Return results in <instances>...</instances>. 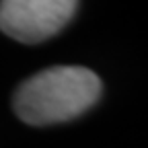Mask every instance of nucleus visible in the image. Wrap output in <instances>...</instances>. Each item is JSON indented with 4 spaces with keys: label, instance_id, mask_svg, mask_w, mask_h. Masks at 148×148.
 <instances>
[{
    "label": "nucleus",
    "instance_id": "nucleus-2",
    "mask_svg": "<svg viewBox=\"0 0 148 148\" xmlns=\"http://www.w3.org/2000/svg\"><path fill=\"white\" fill-rule=\"evenodd\" d=\"M74 0H4L0 31L21 43H39L60 33L76 14Z\"/></svg>",
    "mask_w": 148,
    "mask_h": 148
},
{
    "label": "nucleus",
    "instance_id": "nucleus-1",
    "mask_svg": "<svg viewBox=\"0 0 148 148\" xmlns=\"http://www.w3.org/2000/svg\"><path fill=\"white\" fill-rule=\"evenodd\" d=\"M101 78L82 66H53L16 88L12 107L29 125L62 123L88 111L101 97Z\"/></svg>",
    "mask_w": 148,
    "mask_h": 148
}]
</instances>
